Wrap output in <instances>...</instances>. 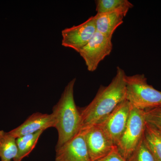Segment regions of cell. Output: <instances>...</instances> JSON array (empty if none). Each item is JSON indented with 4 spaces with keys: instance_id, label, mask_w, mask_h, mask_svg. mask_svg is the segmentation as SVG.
I'll use <instances>...</instances> for the list:
<instances>
[{
    "instance_id": "obj_1",
    "label": "cell",
    "mask_w": 161,
    "mask_h": 161,
    "mask_svg": "<svg viewBox=\"0 0 161 161\" xmlns=\"http://www.w3.org/2000/svg\"><path fill=\"white\" fill-rule=\"evenodd\" d=\"M126 76L125 71L117 67L116 75L111 83L108 86H101L92 101L79 110L80 129L98 124L127 99Z\"/></svg>"
},
{
    "instance_id": "obj_2",
    "label": "cell",
    "mask_w": 161,
    "mask_h": 161,
    "mask_svg": "<svg viewBox=\"0 0 161 161\" xmlns=\"http://www.w3.org/2000/svg\"><path fill=\"white\" fill-rule=\"evenodd\" d=\"M76 78L68 83L60 99L54 106L53 114L55 127L58 132L56 148L62 146L79 132L81 128V118L74 98V87Z\"/></svg>"
},
{
    "instance_id": "obj_3",
    "label": "cell",
    "mask_w": 161,
    "mask_h": 161,
    "mask_svg": "<svg viewBox=\"0 0 161 161\" xmlns=\"http://www.w3.org/2000/svg\"><path fill=\"white\" fill-rule=\"evenodd\" d=\"M127 99L139 109L161 107V92L148 84L144 74L127 76Z\"/></svg>"
},
{
    "instance_id": "obj_4",
    "label": "cell",
    "mask_w": 161,
    "mask_h": 161,
    "mask_svg": "<svg viewBox=\"0 0 161 161\" xmlns=\"http://www.w3.org/2000/svg\"><path fill=\"white\" fill-rule=\"evenodd\" d=\"M146 121L143 110L132 106L126 126L116 145L121 155L128 160L143 138Z\"/></svg>"
},
{
    "instance_id": "obj_5",
    "label": "cell",
    "mask_w": 161,
    "mask_h": 161,
    "mask_svg": "<svg viewBox=\"0 0 161 161\" xmlns=\"http://www.w3.org/2000/svg\"><path fill=\"white\" fill-rule=\"evenodd\" d=\"M80 132L83 136L92 161L103 158L116 148L98 124L81 128Z\"/></svg>"
},
{
    "instance_id": "obj_6",
    "label": "cell",
    "mask_w": 161,
    "mask_h": 161,
    "mask_svg": "<svg viewBox=\"0 0 161 161\" xmlns=\"http://www.w3.org/2000/svg\"><path fill=\"white\" fill-rule=\"evenodd\" d=\"M112 48V38L96 31L78 53L84 60L88 70L94 72L99 63L111 54Z\"/></svg>"
},
{
    "instance_id": "obj_7",
    "label": "cell",
    "mask_w": 161,
    "mask_h": 161,
    "mask_svg": "<svg viewBox=\"0 0 161 161\" xmlns=\"http://www.w3.org/2000/svg\"><path fill=\"white\" fill-rule=\"evenodd\" d=\"M131 104L127 99L123 101L98 125L116 147L126 126L130 117Z\"/></svg>"
},
{
    "instance_id": "obj_8",
    "label": "cell",
    "mask_w": 161,
    "mask_h": 161,
    "mask_svg": "<svg viewBox=\"0 0 161 161\" xmlns=\"http://www.w3.org/2000/svg\"><path fill=\"white\" fill-rule=\"evenodd\" d=\"M96 31L95 18L93 16L79 25L63 30L61 44L79 53Z\"/></svg>"
},
{
    "instance_id": "obj_9",
    "label": "cell",
    "mask_w": 161,
    "mask_h": 161,
    "mask_svg": "<svg viewBox=\"0 0 161 161\" xmlns=\"http://www.w3.org/2000/svg\"><path fill=\"white\" fill-rule=\"evenodd\" d=\"M55 161H92L80 131L71 139L56 148Z\"/></svg>"
},
{
    "instance_id": "obj_10",
    "label": "cell",
    "mask_w": 161,
    "mask_h": 161,
    "mask_svg": "<svg viewBox=\"0 0 161 161\" xmlns=\"http://www.w3.org/2000/svg\"><path fill=\"white\" fill-rule=\"evenodd\" d=\"M55 127V120L52 113L36 112L29 116L23 124L9 132L15 138H17Z\"/></svg>"
},
{
    "instance_id": "obj_11",
    "label": "cell",
    "mask_w": 161,
    "mask_h": 161,
    "mask_svg": "<svg viewBox=\"0 0 161 161\" xmlns=\"http://www.w3.org/2000/svg\"><path fill=\"white\" fill-rule=\"evenodd\" d=\"M128 12L124 10L96 14L94 16L96 31L109 37L112 38L114 32L123 23Z\"/></svg>"
},
{
    "instance_id": "obj_12",
    "label": "cell",
    "mask_w": 161,
    "mask_h": 161,
    "mask_svg": "<svg viewBox=\"0 0 161 161\" xmlns=\"http://www.w3.org/2000/svg\"><path fill=\"white\" fill-rule=\"evenodd\" d=\"M143 139L155 161H161V132L155 126L147 122Z\"/></svg>"
},
{
    "instance_id": "obj_13",
    "label": "cell",
    "mask_w": 161,
    "mask_h": 161,
    "mask_svg": "<svg viewBox=\"0 0 161 161\" xmlns=\"http://www.w3.org/2000/svg\"><path fill=\"white\" fill-rule=\"evenodd\" d=\"M43 131H39L16 138L18 153L13 161H22L23 158L28 156L36 146Z\"/></svg>"
},
{
    "instance_id": "obj_14",
    "label": "cell",
    "mask_w": 161,
    "mask_h": 161,
    "mask_svg": "<svg viewBox=\"0 0 161 161\" xmlns=\"http://www.w3.org/2000/svg\"><path fill=\"white\" fill-rule=\"evenodd\" d=\"M18 153L16 138L9 132L0 131V159L1 161H11Z\"/></svg>"
},
{
    "instance_id": "obj_15",
    "label": "cell",
    "mask_w": 161,
    "mask_h": 161,
    "mask_svg": "<svg viewBox=\"0 0 161 161\" xmlns=\"http://www.w3.org/2000/svg\"><path fill=\"white\" fill-rule=\"evenodd\" d=\"M97 14L124 10L128 12L133 5L128 0H97L95 1Z\"/></svg>"
},
{
    "instance_id": "obj_16",
    "label": "cell",
    "mask_w": 161,
    "mask_h": 161,
    "mask_svg": "<svg viewBox=\"0 0 161 161\" xmlns=\"http://www.w3.org/2000/svg\"><path fill=\"white\" fill-rule=\"evenodd\" d=\"M127 161H155L152 153L142 140Z\"/></svg>"
},
{
    "instance_id": "obj_17",
    "label": "cell",
    "mask_w": 161,
    "mask_h": 161,
    "mask_svg": "<svg viewBox=\"0 0 161 161\" xmlns=\"http://www.w3.org/2000/svg\"><path fill=\"white\" fill-rule=\"evenodd\" d=\"M146 121L156 127H161V108H153L144 110Z\"/></svg>"
},
{
    "instance_id": "obj_18",
    "label": "cell",
    "mask_w": 161,
    "mask_h": 161,
    "mask_svg": "<svg viewBox=\"0 0 161 161\" xmlns=\"http://www.w3.org/2000/svg\"><path fill=\"white\" fill-rule=\"evenodd\" d=\"M96 161H127V160L121 155L117 150V148H116L106 156Z\"/></svg>"
},
{
    "instance_id": "obj_19",
    "label": "cell",
    "mask_w": 161,
    "mask_h": 161,
    "mask_svg": "<svg viewBox=\"0 0 161 161\" xmlns=\"http://www.w3.org/2000/svg\"><path fill=\"white\" fill-rule=\"evenodd\" d=\"M156 127V126H155ZM157 129H158L159 131L161 132V127H156Z\"/></svg>"
},
{
    "instance_id": "obj_20",
    "label": "cell",
    "mask_w": 161,
    "mask_h": 161,
    "mask_svg": "<svg viewBox=\"0 0 161 161\" xmlns=\"http://www.w3.org/2000/svg\"></svg>"
},
{
    "instance_id": "obj_21",
    "label": "cell",
    "mask_w": 161,
    "mask_h": 161,
    "mask_svg": "<svg viewBox=\"0 0 161 161\" xmlns=\"http://www.w3.org/2000/svg\"><path fill=\"white\" fill-rule=\"evenodd\" d=\"M0 161H1V159H0Z\"/></svg>"
}]
</instances>
